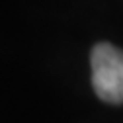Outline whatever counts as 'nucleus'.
<instances>
[{"mask_svg":"<svg viewBox=\"0 0 123 123\" xmlns=\"http://www.w3.org/2000/svg\"><path fill=\"white\" fill-rule=\"evenodd\" d=\"M92 84L100 100L123 104V51L111 43H98L90 55Z\"/></svg>","mask_w":123,"mask_h":123,"instance_id":"1","label":"nucleus"}]
</instances>
